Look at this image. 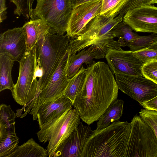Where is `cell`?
Masks as SVG:
<instances>
[{"label":"cell","mask_w":157,"mask_h":157,"mask_svg":"<svg viewBox=\"0 0 157 157\" xmlns=\"http://www.w3.org/2000/svg\"><path fill=\"white\" fill-rule=\"evenodd\" d=\"M118 90L109 65L103 62L94 61L86 68L84 83L75 98L73 106L79 111L81 119L90 125L98 121L117 99Z\"/></svg>","instance_id":"6da1fadb"},{"label":"cell","mask_w":157,"mask_h":157,"mask_svg":"<svg viewBox=\"0 0 157 157\" xmlns=\"http://www.w3.org/2000/svg\"><path fill=\"white\" fill-rule=\"evenodd\" d=\"M131 123L120 121L92 130L81 157H126Z\"/></svg>","instance_id":"7a4b0ae2"},{"label":"cell","mask_w":157,"mask_h":157,"mask_svg":"<svg viewBox=\"0 0 157 157\" xmlns=\"http://www.w3.org/2000/svg\"><path fill=\"white\" fill-rule=\"evenodd\" d=\"M38 55L36 46L26 51L19 62V73L16 83L11 91L14 100L23 106V110L39 93L40 81L37 80L36 70Z\"/></svg>","instance_id":"3957f363"},{"label":"cell","mask_w":157,"mask_h":157,"mask_svg":"<svg viewBox=\"0 0 157 157\" xmlns=\"http://www.w3.org/2000/svg\"><path fill=\"white\" fill-rule=\"evenodd\" d=\"M78 110L71 108L62 115L43 124L36 133L41 143L48 142L47 150L48 157L53 156L80 123Z\"/></svg>","instance_id":"277c9868"},{"label":"cell","mask_w":157,"mask_h":157,"mask_svg":"<svg viewBox=\"0 0 157 157\" xmlns=\"http://www.w3.org/2000/svg\"><path fill=\"white\" fill-rule=\"evenodd\" d=\"M70 39L67 34L50 32L36 46L38 58L43 71L39 93L46 86L69 50Z\"/></svg>","instance_id":"5b68a950"},{"label":"cell","mask_w":157,"mask_h":157,"mask_svg":"<svg viewBox=\"0 0 157 157\" xmlns=\"http://www.w3.org/2000/svg\"><path fill=\"white\" fill-rule=\"evenodd\" d=\"M71 56L69 48L46 86L27 106L25 113L30 111L33 120H36L37 112L41 105L63 96L70 80L67 70Z\"/></svg>","instance_id":"8992f818"},{"label":"cell","mask_w":157,"mask_h":157,"mask_svg":"<svg viewBox=\"0 0 157 157\" xmlns=\"http://www.w3.org/2000/svg\"><path fill=\"white\" fill-rule=\"evenodd\" d=\"M127 157H157V138L152 129L140 116L131 121Z\"/></svg>","instance_id":"52a82bcc"},{"label":"cell","mask_w":157,"mask_h":157,"mask_svg":"<svg viewBox=\"0 0 157 157\" xmlns=\"http://www.w3.org/2000/svg\"><path fill=\"white\" fill-rule=\"evenodd\" d=\"M33 11L37 19L42 20L56 34L64 35L72 10L71 0H36Z\"/></svg>","instance_id":"ba28073f"},{"label":"cell","mask_w":157,"mask_h":157,"mask_svg":"<svg viewBox=\"0 0 157 157\" xmlns=\"http://www.w3.org/2000/svg\"><path fill=\"white\" fill-rule=\"evenodd\" d=\"M119 89L140 104L157 95V85L143 76L115 74Z\"/></svg>","instance_id":"9c48e42d"},{"label":"cell","mask_w":157,"mask_h":157,"mask_svg":"<svg viewBox=\"0 0 157 157\" xmlns=\"http://www.w3.org/2000/svg\"><path fill=\"white\" fill-rule=\"evenodd\" d=\"M102 2V0H94L73 8L67 24L66 34L70 38L82 35L88 23L100 14Z\"/></svg>","instance_id":"30bf717a"},{"label":"cell","mask_w":157,"mask_h":157,"mask_svg":"<svg viewBox=\"0 0 157 157\" xmlns=\"http://www.w3.org/2000/svg\"><path fill=\"white\" fill-rule=\"evenodd\" d=\"M133 51L122 49L109 50L105 58L114 74L143 76L141 69L144 63L134 56Z\"/></svg>","instance_id":"8fae6325"},{"label":"cell","mask_w":157,"mask_h":157,"mask_svg":"<svg viewBox=\"0 0 157 157\" xmlns=\"http://www.w3.org/2000/svg\"><path fill=\"white\" fill-rule=\"evenodd\" d=\"M123 21L136 32L157 34V7L145 5L131 9Z\"/></svg>","instance_id":"7c38bea8"},{"label":"cell","mask_w":157,"mask_h":157,"mask_svg":"<svg viewBox=\"0 0 157 157\" xmlns=\"http://www.w3.org/2000/svg\"><path fill=\"white\" fill-rule=\"evenodd\" d=\"M91 131L89 125H84L80 122L78 128L57 149L53 157H81Z\"/></svg>","instance_id":"4fadbf2b"},{"label":"cell","mask_w":157,"mask_h":157,"mask_svg":"<svg viewBox=\"0 0 157 157\" xmlns=\"http://www.w3.org/2000/svg\"><path fill=\"white\" fill-rule=\"evenodd\" d=\"M26 50V44L22 27L9 29L0 34V53L11 55L19 62Z\"/></svg>","instance_id":"5bb4252c"},{"label":"cell","mask_w":157,"mask_h":157,"mask_svg":"<svg viewBox=\"0 0 157 157\" xmlns=\"http://www.w3.org/2000/svg\"><path fill=\"white\" fill-rule=\"evenodd\" d=\"M73 106L72 101L63 96L41 105L37 113L40 128L45 123L62 115Z\"/></svg>","instance_id":"9a60e30c"},{"label":"cell","mask_w":157,"mask_h":157,"mask_svg":"<svg viewBox=\"0 0 157 157\" xmlns=\"http://www.w3.org/2000/svg\"><path fill=\"white\" fill-rule=\"evenodd\" d=\"M22 27L26 41V51L36 46L48 33H56L45 21L40 19H30L25 23Z\"/></svg>","instance_id":"2e32d148"},{"label":"cell","mask_w":157,"mask_h":157,"mask_svg":"<svg viewBox=\"0 0 157 157\" xmlns=\"http://www.w3.org/2000/svg\"><path fill=\"white\" fill-rule=\"evenodd\" d=\"M105 58L98 47L91 45L71 56L67 70L69 79L74 76L79 71L82 65L86 63L90 65L94 62V59Z\"/></svg>","instance_id":"e0dca14e"},{"label":"cell","mask_w":157,"mask_h":157,"mask_svg":"<svg viewBox=\"0 0 157 157\" xmlns=\"http://www.w3.org/2000/svg\"><path fill=\"white\" fill-rule=\"evenodd\" d=\"M15 60L10 54L0 53V92L6 89L12 91L15 84L11 71Z\"/></svg>","instance_id":"ac0fdd59"},{"label":"cell","mask_w":157,"mask_h":157,"mask_svg":"<svg viewBox=\"0 0 157 157\" xmlns=\"http://www.w3.org/2000/svg\"><path fill=\"white\" fill-rule=\"evenodd\" d=\"M124 101L117 99L106 109L98 120L96 129L105 128L112 123L119 121L123 113Z\"/></svg>","instance_id":"d6986e66"},{"label":"cell","mask_w":157,"mask_h":157,"mask_svg":"<svg viewBox=\"0 0 157 157\" xmlns=\"http://www.w3.org/2000/svg\"><path fill=\"white\" fill-rule=\"evenodd\" d=\"M47 150L31 138L22 144L18 146L14 151L7 157H47Z\"/></svg>","instance_id":"ffe728a7"},{"label":"cell","mask_w":157,"mask_h":157,"mask_svg":"<svg viewBox=\"0 0 157 157\" xmlns=\"http://www.w3.org/2000/svg\"><path fill=\"white\" fill-rule=\"evenodd\" d=\"M16 115L10 105L2 104L0 106V137L15 134V119Z\"/></svg>","instance_id":"44dd1931"},{"label":"cell","mask_w":157,"mask_h":157,"mask_svg":"<svg viewBox=\"0 0 157 157\" xmlns=\"http://www.w3.org/2000/svg\"><path fill=\"white\" fill-rule=\"evenodd\" d=\"M86 76V68L82 66L78 73L70 79L63 96L70 99L73 104L78 93L84 83Z\"/></svg>","instance_id":"7402d4cb"},{"label":"cell","mask_w":157,"mask_h":157,"mask_svg":"<svg viewBox=\"0 0 157 157\" xmlns=\"http://www.w3.org/2000/svg\"><path fill=\"white\" fill-rule=\"evenodd\" d=\"M132 28L123 21L115 26L110 30L115 37L119 38L122 47L133 41L140 36L135 32Z\"/></svg>","instance_id":"603a6c76"},{"label":"cell","mask_w":157,"mask_h":157,"mask_svg":"<svg viewBox=\"0 0 157 157\" xmlns=\"http://www.w3.org/2000/svg\"><path fill=\"white\" fill-rule=\"evenodd\" d=\"M127 0H102L100 14L108 17H115L119 14Z\"/></svg>","instance_id":"cb8c5ba5"},{"label":"cell","mask_w":157,"mask_h":157,"mask_svg":"<svg viewBox=\"0 0 157 157\" xmlns=\"http://www.w3.org/2000/svg\"><path fill=\"white\" fill-rule=\"evenodd\" d=\"M19 142L16 134H9L0 137V157H7L15 150Z\"/></svg>","instance_id":"d4e9b609"},{"label":"cell","mask_w":157,"mask_h":157,"mask_svg":"<svg viewBox=\"0 0 157 157\" xmlns=\"http://www.w3.org/2000/svg\"><path fill=\"white\" fill-rule=\"evenodd\" d=\"M16 6L13 13L19 16H23L27 20L30 18L37 19L34 15L32 8L34 0H10Z\"/></svg>","instance_id":"484cf974"},{"label":"cell","mask_w":157,"mask_h":157,"mask_svg":"<svg viewBox=\"0 0 157 157\" xmlns=\"http://www.w3.org/2000/svg\"><path fill=\"white\" fill-rule=\"evenodd\" d=\"M156 41L157 35L153 33L148 36H140L133 41L128 43L126 46L131 50L135 51L148 47Z\"/></svg>","instance_id":"4316f807"},{"label":"cell","mask_w":157,"mask_h":157,"mask_svg":"<svg viewBox=\"0 0 157 157\" xmlns=\"http://www.w3.org/2000/svg\"><path fill=\"white\" fill-rule=\"evenodd\" d=\"M139 116L152 129L157 138V111L142 109Z\"/></svg>","instance_id":"83f0119b"},{"label":"cell","mask_w":157,"mask_h":157,"mask_svg":"<svg viewBox=\"0 0 157 157\" xmlns=\"http://www.w3.org/2000/svg\"><path fill=\"white\" fill-rule=\"evenodd\" d=\"M141 69L144 77L157 85V60L144 63Z\"/></svg>","instance_id":"f1b7e54d"},{"label":"cell","mask_w":157,"mask_h":157,"mask_svg":"<svg viewBox=\"0 0 157 157\" xmlns=\"http://www.w3.org/2000/svg\"><path fill=\"white\" fill-rule=\"evenodd\" d=\"M133 54L135 57L144 63L157 60V49L146 47L133 51Z\"/></svg>","instance_id":"f546056e"},{"label":"cell","mask_w":157,"mask_h":157,"mask_svg":"<svg viewBox=\"0 0 157 157\" xmlns=\"http://www.w3.org/2000/svg\"><path fill=\"white\" fill-rule=\"evenodd\" d=\"M154 0H127L120 12L119 15L123 16L129 10L140 6L152 4Z\"/></svg>","instance_id":"4dcf8cb0"},{"label":"cell","mask_w":157,"mask_h":157,"mask_svg":"<svg viewBox=\"0 0 157 157\" xmlns=\"http://www.w3.org/2000/svg\"><path fill=\"white\" fill-rule=\"evenodd\" d=\"M141 105L145 109L157 111V95Z\"/></svg>","instance_id":"1f68e13d"},{"label":"cell","mask_w":157,"mask_h":157,"mask_svg":"<svg viewBox=\"0 0 157 157\" xmlns=\"http://www.w3.org/2000/svg\"><path fill=\"white\" fill-rule=\"evenodd\" d=\"M7 8L5 0H0V22L1 23L7 18Z\"/></svg>","instance_id":"d6a6232c"},{"label":"cell","mask_w":157,"mask_h":157,"mask_svg":"<svg viewBox=\"0 0 157 157\" xmlns=\"http://www.w3.org/2000/svg\"><path fill=\"white\" fill-rule=\"evenodd\" d=\"M94 0H71L72 8L80 4Z\"/></svg>","instance_id":"836d02e7"},{"label":"cell","mask_w":157,"mask_h":157,"mask_svg":"<svg viewBox=\"0 0 157 157\" xmlns=\"http://www.w3.org/2000/svg\"><path fill=\"white\" fill-rule=\"evenodd\" d=\"M148 47L150 49H157V41L153 43Z\"/></svg>","instance_id":"e575fe53"},{"label":"cell","mask_w":157,"mask_h":157,"mask_svg":"<svg viewBox=\"0 0 157 157\" xmlns=\"http://www.w3.org/2000/svg\"><path fill=\"white\" fill-rule=\"evenodd\" d=\"M157 3V0H154L152 2V4Z\"/></svg>","instance_id":"d590c367"}]
</instances>
